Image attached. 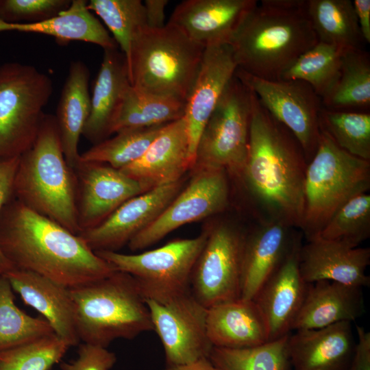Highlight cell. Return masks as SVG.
<instances>
[{
	"label": "cell",
	"instance_id": "12",
	"mask_svg": "<svg viewBox=\"0 0 370 370\" xmlns=\"http://www.w3.org/2000/svg\"><path fill=\"white\" fill-rule=\"evenodd\" d=\"M235 75L253 91L267 111L293 134L308 163L318 147L323 107L312 88L301 80H267L238 69Z\"/></svg>",
	"mask_w": 370,
	"mask_h": 370
},
{
	"label": "cell",
	"instance_id": "5",
	"mask_svg": "<svg viewBox=\"0 0 370 370\" xmlns=\"http://www.w3.org/2000/svg\"><path fill=\"white\" fill-rule=\"evenodd\" d=\"M69 290L80 342L107 348L116 339L153 330L146 300L128 273L116 271Z\"/></svg>",
	"mask_w": 370,
	"mask_h": 370
},
{
	"label": "cell",
	"instance_id": "34",
	"mask_svg": "<svg viewBox=\"0 0 370 370\" xmlns=\"http://www.w3.org/2000/svg\"><path fill=\"white\" fill-rule=\"evenodd\" d=\"M52 334V328L43 317H32L16 305L9 281L0 275V351Z\"/></svg>",
	"mask_w": 370,
	"mask_h": 370
},
{
	"label": "cell",
	"instance_id": "20",
	"mask_svg": "<svg viewBox=\"0 0 370 370\" xmlns=\"http://www.w3.org/2000/svg\"><path fill=\"white\" fill-rule=\"evenodd\" d=\"M192 168L183 116L165 125L140 158L119 170L147 192L178 181Z\"/></svg>",
	"mask_w": 370,
	"mask_h": 370
},
{
	"label": "cell",
	"instance_id": "17",
	"mask_svg": "<svg viewBox=\"0 0 370 370\" xmlns=\"http://www.w3.org/2000/svg\"><path fill=\"white\" fill-rule=\"evenodd\" d=\"M301 236L296 234L286 257L254 298L266 321L269 341L291 334L304 301L308 283L299 267Z\"/></svg>",
	"mask_w": 370,
	"mask_h": 370
},
{
	"label": "cell",
	"instance_id": "14",
	"mask_svg": "<svg viewBox=\"0 0 370 370\" xmlns=\"http://www.w3.org/2000/svg\"><path fill=\"white\" fill-rule=\"evenodd\" d=\"M153 330L162 344L166 365L208 357L212 348L206 331L207 310L192 295L168 304L146 300Z\"/></svg>",
	"mask_w": 370,
	"mask_h": 370
},
{
	"label": "cell",
	"instance_id": "37",
	"mask_svg": "<svg viewBox=\"0 0 370 370\" xmlns=\"http://www.w3.org/2000/svg\"><path fill=\"white\" fill-rule=\"evenodd\" d=\"M87 6L111 32L127 65L133 42L137 34L146 27L143 3L140 0H90Z\"/></svg>",
	"mask_w": 370,
	"mask_h": 370
},
{
	"label": "cell",
	"instance_id": "28",
	"mask_svg": "<svg viewBox=\"0 0 370 370\" xmlns=\"http://www.w3.org/2000/svg\"><path fill=\"white\" fill-rule=\"evenodd\" d=\"M90 72L82 61L70 64L55 116L65 159L73 170L80 154L78 144L90 114Z\"/></svg>",
	"mask_w": 370,
	"mask_h": 370
},
{
	"label": "cell",
	"instance_id": "10",
	"mask_svg": "<svg viewBox=\"0 0 370 370\" xmlns=\"http://www.w3.org/2000/svg\"><path fill=\"white\" fill-rule=\"evenodd\" d=\"M251 108L252 91L234 74L203 129L191 171L223 169L241 180L247 155Z\"/></svg>",
	"mask_w": 370,
	"mask_h": 370
},
{
	"label": "cell",
	"instance_id": "23",
	"mask_svg": "<svg viewBox=\"0 0 370 370\" xmlns=\"http://www.w3.org/2000/svg\"><path fill=\"white\" fill-rule=\"evenodd\" d=\"M352 323L296 330L288 338L294 370H348L356 341Z\"/></svg>",
	"mask_w": 370,
	"mask_h": 370
},
{
	"label": "cell",
	"instance_id": "18",
	"mask_svg": "<svg viewBox=\"0 0 370 370\" xmlns=\"http://www.w3.org/2000/svg\"><path fill=\"white\" fill-rule=\"evenodd\" d=\"M256 0H185L173 10L169 23L204 49L229 45Z\"/></svg>",
	"mask_w": 370,
	"mask_h": 370
},
{
	"label": "cell",
	"instance_id": "42",
	"mask_svg": "<svg viewBox=\"0 0 370 370\" xmlns=\"http://www.w3.org/2000/svg\"><path fill=\"white\" fill-rule=\"evenodd\" d=\"M116 362L114 352L98 345L79 344L77 358L60 364L61 370H110Z\"/></svg>",
	"mask_w": 370,
	"mask_h": 370
},
{
	"label": "cell",
	"instance_id": "11",
	"mask_svg": "<svg viewBox=\"0 0 370 370\" xmlns=\"http://www.w3.org/2000/svg\"><path fill=\"white\" fill-rule=\"evenodd\" d=\"M208 227L206 243L190 276L191 293L206 308L240 298L247 234L230 223L221 222Z\"/></svg>",
	"mask_w": 370,
	"mask_h": 370
},
{
	"label": "cell",
	"instance_id": "32",
	"mask_svg": "<svg viewBox=\"0 0 370 370\" xmlns=\"http://www.w3.org/2000/svg\"><path fill=\"white\" fill-rule=\"evenodd\" d=\"M322 105L333 110L369 112L370 59L363 49L343 51L339 79Z\"/></svg>",
	"mask_w": 370,
	"mask_h": 370
},
{
	"label": "cell",
	"instance_id": "48",
	"mask_svg": "<svg viewBox=\"0 0 370 370\" xmlns=\"http://www.w3.org/2000/svg\"><path fill=\"white\" fill-rule=\"evenodd\" d=\"M0 3H1V0H0Z\"/></svg>",
	"mask_w": 370,
	"mask_h": 370
},
{
	"label": "cell",
	"instance_id": "30",
	"mask_svg": "<svg viewBox=\"0 0 370 370\" xmlns=\"http://www.w3.org/2000/svg\"><path fill=\"white\" fill-rule=\"evenodd\" d=\"M185 102L143 92L132 87L127 89L110 128V136L128 129L165 125L182 118Z\"/></svg>",
	"mask_w": 370,
	"mask_h": 370
},
{
	"label": "cell",
	"instance_id": "35",
	"mask_svg": "<svg viewBox=\"0 0 370 370\" xmlns=\"http://www.w3.org/2000/svg\"><path fill=\"white\" fill-rule=\"evenodd\" d=\"M289 334L252 347H212L208 358L219 370H289Z\"/></svg>",
	"mask_w": 370,
	"mask_h": 370
},
{
	"label": "cell",
	"instance_id": "25",
	"mask_svg": "<svg viewBox=\"0 0 370 370\" xmlns=\"http://www.w3.org/2000/svg\"><path fill=\"white\" fill-rule=\"evenodd\" d=\"M364 312L362 288L328 280L310 283L292 330L319 329L344 321L352 323Z\"/></svg>",
	"mask_w": 370,
	"mask_h": 370
},
{
	"label": "cell",
	"instance_id": "46",
	"mask_svg": "<svg viewBox=\"0 0 370 370\" xmlns=\"http://www.w3.org/2000/svg\"><path fill=\"white\" fill-rule=\"evenodd\" d=\"M362 36L365 42H370V0L352 1Z\"/></svg>",
	"mask_w": 370,
	"mask_h": 370
},
{
	"label": "cell",
	"instance_id": "45",
	"mask_svg": "<svg viewBox=\"0 0 370 370\" xmlns=\"http://www.w3.org/2000/svg\"><path fill=\"white\" fill-rule=\"evenodd\" d=\"M168 3L167 0H145L144 1L146 27L158 29L165 26V8Z\"/></svg>",
	"mask_w": 370,
	"mask_h": 370
},
{
	"label": "cell",
	"instance_id": "47",
	"mask_svg": "<svg viewBox=\"0 0 370 370\" xmlns=\"http://www.w3.org/2000/svg\"><path fill=\"white\" fill-rule=\"evenodd\" d=\"M164 370H219L208 357L176 365H166Z\"/></svg>",
	"mask_w": 370,
	"mask_h": 370
},
{
	"label": "cell",
	"instance_id": "6",
	"mask_svg": "<svg viewBox=\"0 0 370 370\" xmlns=\"http://www.w3.org/2000/svg\"><path fill=\"white\" fill-rule=\"evenodd\" d=\"M204 48L175 26L143 28L135 38L127 64L132 87L186 103Z\"/></svg>",
	"mask_w": 370,
	"mask_h": 370
},
{
	"label": "cell",
	"instance_id": "26",
	"mask_svg": "<svg viewBox=\"0 0 370 370\" xmlns=\"http://www.w3.org/2000/svg\"><path fill=\"white\" fill-rule=\"evenodd\" d=\"M207 335L212 347L241 349L269 341L268 327L254 300L238 298L207 310Z\"/></svg>",
	"mask_w": 370,
	"mask_h": 370
},
{
	"label": "cell",
	"instance_id": "8",
	"mask_svg": "<svg viewBox=\"0 0 370 370\" xmlns=\"http://www.w3.org/2000/svg\"><path fill=\"white\" fill-rule=\"evenodd\" d=\"M53 92V82L36 67L0 66V161L20 157L34 143Z\"/></svg>",
	"mask_w": 370,
	"mask_h": 370
},
{
	"label": "cell",
	"instance_id": "39",
	"mask_svg": "<svg viewBox=\"0 0 370 370\" xmlns=\"http://www.w3.org/2000/svg\"><path fill=\"white\" fill-rule=\"evenodd\" d=\"M319 237L357 247L370 236V195L360 194L347 201L328 220Z\"/></svg>",
	"mask_w": 370,
	"mask_h": 370
},
{
	"label": "cell",
	"instance_id": "9",
	"mask_svg": "<svg viewBox=\"0 0 370 370\" xmlns=\"http://www.w3.org/2000/svg\"><path fill=\"white\" fill-rule=\"evenodd\" d=\"M208 233L207 226L195 238L173 240L137 254L95 252L116 271L130 274L145 300L166 304L191 293V273Z\"/></svg>",
	"mask_w": 370,
	"mask_h": 370
},
{
	"label": "cell",
	"instance_id": "33",
	"mask_svg": "<svg viewBox=\"0 0 370 370\" xmlns=\"http://www.w3.org/2000/svg\"><path fill=\"white\" fill-rule=\"evenodd\" d=\"M344 51L336 46L318 42L301 54L280 79H299L306 82L322 102L338 82Z\"/></svg>",
	"mask_w": 370,
	"mask_h": 370
},
{
	"label": "cell",
	"instance_id": "7",
	"mask_svg": "<svg viewBox=\"0 0 370 370\" xmlns=\"http://www.w3.org/2000/svg\"><path fill=\"white\" fill-rule=\"evenodd\" d=\"M317 149L307 164L301 226L307 241L319 236L331 217L370 188V161L340 148L320 126Z\"/></svg>",
	"mask_w": 370,
	"mask_h": 370
},
{
	"label": "cell",
	"instance_id": "19",
	"mask_svg": "<svg viewBox=\"0 0 370 370\" xmlns=\"http://www.w3.org/2000/svg\"><path fill=\"white\" fill-rule=\"evenodd\" d=\"M236 69L230 45L204 49L197 75L186 101L184 115L193 167L203 129Z\"/></svg>",
	"mask_w": 370,
	"mask_h": 370
},
{
	"label": "cell",
	"instance_id": "1",
	"mask_svg": "<svg viewBox=\"0 0 370 370\" xmlns=\"http://www.w3.org/2000/svg\"><path fill=\"white\" fill-rule=\"evenodd\" d=\"M0 250L12 267L30 271L68 288L116 271L84 240L13 197L0 214Z\"/></svg>",
	"mask_w": 370,
	"mask_h": 370
},
{
	"label": "cell",
	"instance_id": "4",
	"mask_svg": "<svg viewBox=\"0 0 370 370\" xmlns=\"http://www.w3.org/2000/svg\"><path fill=\"white\" fill-rule=\"evenodd\" d=\"M77 190L76 174L64 156L55 116L45 114L32 146L19 157L14 197L79 234Z\"/></svg>",
	"mask_w": 370,
	"mask_h": 370
},
{
	"label": "cell",
	"instance_id": "44",
	"mask_svg": "<svg viewBox=\"0 0 370 370\" xmlns=\"http://www.w3.org/2000/svg\"><path fill=\"white\" fill-rule=\"evenodd\" d=\"M357 341L348 370H370V332L356 326Z\"/></svg>",
	"mask_w": 370,
	"mask_h": 370
},
{
	"label": "cell",
	"instance_id": "31",
	"mask_svg": "<svg viewBox=\"0 0 370 370\" xmlns=\"http://www.w3.org/2000/svg\"><path fill=\"white\" fill-rule=\"evenodd\" d=\"M307 13L319 42L343 50L362 49V36L350 0H308Z\"/></svg>",
	"mask_w": 370,
	"mask_h": 370
},
{
	"label": "cell",
	"instance_id": "40",
	"mask_svg": "<svg viewBox=\"0 0 370 370\" xmlns=\"http://www.w3.org/2000/svg\"><path fill=\"white\" fill-rule=\"evenodd\" d=\"M69 346L55 334L0 351V370H50Z\"/></svg>",
	"mask_w": 370,
	"mask_h": 370
},
{
	"label": "cell",
	"instance_id": "29",
	"mask_svg": "<svg viewBox=\"0 0 370 370\" xmlns=\"http://www.w3.org/2000/svg\"><path fill=\"white\" fill-rule=\"evenodd\" d=\"M87 1L73 0L70 6L58 15L35 23L5 22V31L36 33L54 37L59 43L83 41L106 49H118V45L105 27L88 8Z\"/></svg>",
	"mask_w": 370,
	"mask_h": 370
},
{
	"label": "cell",
	"instance_id": "2",
	"mask_svg": "<svg viewBox=\"0 0 370 370\" xmlns=\"http://www.w3.org/2000/svg\"><path fill=\"white\" fill-rule=\"evenodd\" d=\"M307 164L295 137L252 91L248 150L240 180L261 210L262 221L301 228Z\"/></svg>",
	"mask_w": 370,
	"mask_h": 370
},
{
	"label": "cell",
	"instance_id": "3",
	"mask_svg": "<svg viewBox=\"0 0 370 370\" xmlns=\"http://www.w3.org/2000/svg\"><path fill=\"white\" fill-rule=\"evenodd\" d=\"M308 0H262L247 13L230 45L237 69L267 80L284 73L318 42Z\"/></svg>",
	"mask_w": 370,
	"mask_h": 370
},
{
	"label": "cell",
	"instance_id": "22",
	"mask_svg": "<svg viewBox=\"0 0 370 370\" xmlns=\"http://www.w3.org/2000/svg\"><path fill=\"white\" fill-rule=\"evenodd\" d=\"M3 275L23 301L42 314L56 336L69 347L79 344L69 288L27 270L12 269Z\"/></svg>",
	"mask_w": 370,
	"mask_h": 370
},
{
	"label": "cell",
	"instance_id": "16",
	"mask_svg": "<svg viewBox=\"0 0 370 370\" xmlns=\"http://www.w3.org/2000/svg\"><path fill=\"white\" fill-rule=\"evenodd\" d=\"M74 171L80 232L98 225L124 202L145 193L136 181L105 163L79 161Z\"/></svg>",
	"mask_w": 370,
	"mask_h": 370
},
{
	"label": "cell",
	"instance_id": "21",
	"mask_svg": "<svg viewBox=\"0 0 370 370\" xmlns=\"http://www.w3.org/2000/svg\"><path fill=\"white\" fill-rule=\"evenodd\" d=\"M370 264V248L352 247L317 236L301 246L299 271L304 280L313 283L332 281L346 285L369 286L366 270Z\"/></svg>",
	"mask_w": 370,
	"mask_h": 370
},
{
	"label": "cell",
	"instance_id": "36",
	"mask_svg": "<svg viewBox=\"0 0 370 370\" xmlns=\"http://www.w3.org/2000/svg\"><path fill=\"white\" fill-rule=\"evenodd\" d=\"M165 125L120 131L93 145L79 161L105 163L119 170L140 158Z\"/></svg>",
	"mask_w": 370,
	"mask_h": 370
},
{
	"label": "cell",
	"instance_id": "13",
	"mask_svg": "<svg viewBox=\"0 0 370 370\" xmlns=\"http://www.w3.org/2000/svg\"><path fill=\"white\" fill-rule=\"evenodd\" d=\"M188 184L149 226L127 244L132 251L144 249L187 223L223 212L230 203L229 175L223 169L191 171Z\"/></svg>",
	"mask_w": 370,
	"mask_h": 370
},
{
	"label": "cell",
	"instance_id": "38",
	"mask_svg": "<svg viewBox=\"0 0 370 370\" xmlns=\"http://www.w3.org/2000/svg\"><path fill=\"white\" fill-rule=\"evenodd\" d=\"M320 126L340 148L370 161L369 112L333 110L323 106Z\"/></svg>",
	"mask_w": 370,
	"mask_h": 370
},
{
	"label": "cell",
	"instance_id": "15",
	"mask_svg": "<svg viewBox=\"0 0 370 370\" xmlns=\"http://www.w3.org/2000/svg\"><path fill=\"white\" fill-rule=\"evenodd\" d=\"M185 182L184 177L132 197L98 225L78 235L94 251H117L158 217Z\"/></svg>",
	"mask_w": 370,
	"mask_h": 370
},
{
	"label": "cell",
	"instance_id": "41",
	"mask_svg": "<svg viewBox=\"0 0 370 370\" xmlns=\"http://www.w3.org/2000/svg\"><path fill=\"white\" fill-rule=\"evenodd\" d=\"M69 0H1L0 19L9 23H35L66 10Z\"/></svg>",
	"mask_w": 370,
	"mask_h": 370
},
{
	"label": "cell",
	"instance_id": "43",
	"mask_svg": "<svg viewBox=\"0 0 370 370\" xmlns=\"http://www.w3.org/2000/svg\"><path fill=\"white\" fill-rule=\"evenodd\" d=\"M18 161L19 157L0 161V214L5 204L14 197V182ZM12 269L0 250V275Z\"/></svg>",
	"mask_w": 370,
	"mask_h": 370
},
{
	"label": "cell",
	"instance_id": "24",
	"mask_svg": "<svg viewBox=\"0 0 370 370\" xmlns=\"http://www.w3.org/2000/svg\"><path fill=\"white\" fill-rule=\"evenodd\" d=\"M278 221H262L247 233L242 262L241 296L253 300L289 251L296 234Z\"/></svg>",
	"mask_w": 370,
	"mask_h": 370
},
{
	"label": "cell",
	"instance_id": "27",
	"mask_svg": "<svg viewBox=\"0 0 370 370\" xmlns=\"http://www.w3.org/2000/svg\"><path fill=\"white\" fill-rule=\"evenodd\" d=\"M125 58L118 49H106L90 96V110L82 135L94 145L110 136V128L130 86Z\"/></svg>",
	"mask_w": 370,
	"mask_h": 370
}]
</instances>
